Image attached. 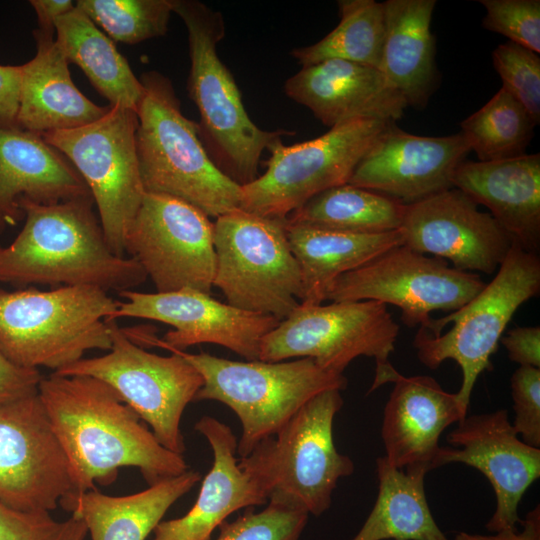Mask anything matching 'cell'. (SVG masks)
I'll return each instance as SVG.
<instances>
[{
    "mask_svg": "<svg viewBox=\"0 0 540 540\" xmlns=\"http://www.w3.org/2000/svg\"><path fill=\"white\" fill-rule=\"evenodd\" d=\"M38 395L68 460L72 494L115 481L120 467L138 468L149 484L188 471L183 455L163 447L138 414L105 382L52 373Z\"/></svg>",
    "mask_w": 540,
    "mask_h": 540,
    "instance_id": "cell-1",
    "label": "cell"
},
{
    "mask_svg": "<svg viewBox=\"0 0 540 540\" xmlns=\"http://www.w3.org/2000/svg\"><path fill=\"white\" fill-rule=\"evenodd\" d=\"M19 204L25 223L15 240L0 248V282L122 292L146 281L135 259L119 257L108 246L92 197Z\"/></svg>",
    "mask_w": 540,
    "mask_h": 540,
    "instance_id": "cell-2",
    "label": "cell"
},
{
    "mask_svg": "<svg viewBox=\"0 0 540 540\" xmlns=\"http://www.w3.org/2000/svg\"><path fill=\"white\" fill-rule=\"evenodd\" d=\"M173 12L187 30V90L200 115V139L228 178L240 186L249 184L258 177L264 150L295 132L263 130L250 119L232 73L218 56L217 46L225 36L220 11L198 0H173Z\"/></svg>",
    "mask_w": 540,
    "mask_h": 540,
    "instance_id": "cell-3",
    "label": "cell"
},
{
    "mask_svg": "<svg viewBox=\"0 0 540 540\" xmlns=\"http://www.w3.org/2000/svg\"><path fill=\"white\" fill-rule=\"evenodd\" d=\"M140 81L144 94L137 109L136 149L144 191L180 199L209 218L240 209L242 186L212 161L198 123L183 114L170 79L149 71Z\"/></svg>",
    "mask_w": 540,
    "mask_h": 540,
    "instance_id": "cell-4",
    "label": "cell"
},
{
    "mask_svg": "<svg viewBox=\"0 0 540 540\" xmlns=\"http://www.w3.org/2000/svg\"><path fill=\"white\" fill-rule=\"evenodd\" d=\"M119 301L94 286L0 291V350L14 364L55 371L92 349L110 350Z\"/></svg>",
    "mask_w": 540,
    "mask_h": 540,
    "instance_id": "cell-5",
    "label": "cell"
},
{
    "mask_svg": "<svg viewBox=\"0 0 540 540\" xmlns=\"http://www.w3.org/2000/svg\"><path fill=\"white\" fill-rule=\"evenodd\" d=\"M203 378L194 401L215 400L234 411L242 425L237 455L246 457L262 440L276 434L310 399L343 390V374L322 369L312 358L293 361H233L208 353L173 348Z\"/></svg>",
    "mask_w": 540,
    "mask_h": 540,
    "instance_id": "cell-6",
    "label": "cell"
},
{
    "mask_svg": "<svg viewBox=\"0 0 540 540\" xmlns=\"http://www.w3.org/2000/svg\"><path fill=\"white\" fill-rule=\"evenodd\" d=\"M340 391L314 396L276 434L239 459L268 501L320 516L329 509L339 479L354 472L353 461L337 451L333 439V421L343 406Z\"/></svg>",
    "mask_w": 540,
    "mask_h": 540,
    "instance_id": "cell-7",
    "label": "cell"
},
{
    "mask_svg": "<svg viewBox=\"0 0 540 540\" xmlns=\"http://www.w3.org/2000/svg\"><path fill=\"white\" fill-rule=\"evenodd\" d=\"M540 292V258L512 243L495 277L468 303L440 319L430 320L414 337L419 361L436 369L454 360L462 371L456 393L468 411L479 375L490 369L502 334L516 310Z\"/></svg>",
    "mask_w": 540,
    "mask_h": 540,
    "instance_id": "cell-8",
    "label": "cell"
},
{
    "mask_svg": "<svg viewBox=\"0 0 540 540\" xmlns=\"http://www.w3.org/2000/svg\"><path fill=\"white\" fill-rule=\"evenodd\" d=\"M213 287L227 303L283 320L303 296L300 267L287 237L286 218L237 209L214 222Z\"/></svg>",
    "mask_w": 540,
    "mask_h": 540,
    "instance_id": "cell-9",
    "label": "cell"
},
{
    "mask_svg": "<svg viewBox=\"0 0 540 540\" xmlns=\"http://www.w3.org/2000/svg\"><path fill=\"white\" fill-rule=\"evenodd\" d=\"M398 334L387 305L378 301L300 303L262 339L258 360L312 358L322 369L343 374L357 357H371L377 364L372 392L397 374L388 358Z\"/></svg>",
    "mask_w": 540,
    "mask_h": 540,
    "instance_id": "cell-10",
    "label": "cell"
},
{
    "mask_svg": "<svg viewBox=\"0 0 540 540\" xmlns=\"http://www.w3.org/2000/svg\"><path fill=\"white\" fill-rule=\"evenodd\" d=\"M391 122L359 118L294 145L276 140L267 149L266 171L242 186L240 209L286 218L317 194L347 184L359 161Z\"/></svg>",
    "mask_w": 540,
    "mask_h": 540,
    "instance_id": "cell-11",
    "label": "cell"
},
{
    "mask_svg": "<svg viewBox=\"0 0 540 540\" xmlns=\"http://www.w3.org/2000/svg\"><path fill=\"white\" fill-rule=\"evenodd\" d=\"M112 346L105 355L82 358L53 373L91 376L113 388L150 425L158 442L183 455L181 418L203 385L201 374L175 352L161 356L132 341L117 319L108 318Z\"/></svg>",
    "mask_w": 540,
    "mask_h": 540,
    "instance_id": "cell-12",
    "label": "cell"
},
{
    "mask_svg": "<svg viewBox=\"0 0 540 540\" xmlns=\"http://www.w3.org/2000/svg\"><path fill=\"white\" fill-rule=\"evenodd\" d=\"M137 112L110 106L100 119L70 130L42 134L81 175L97 207L106 242L125 256V237L145 191L137 149Z\"/></svg>",
    "mask_w": 540,
    "mask_h": 540,
    "instance_id": "cell-13",
    "label": "cell"
},
{
    "mask_svg": "<svg viewBox=\"0 0 540 540\" xmlns=\"http://www.w3.org/2000/svg\"><path fill=\"white\" fill-rule=\"evenodd\" d=\"M485 285L476 273L458 270L444 259L399 245L338 277L326 300H373L395 305L406 326L426 328L430 313L457 311Z\"/></svg>",
    "mask_w": 540,
    "mask_h": 540,
    "instance_id": "cell-14",
    "label": "cell"
},
{
    "mask_svg": "<svg viewBox=\"0 0 540 540\" xmlns=\"http://www.w3.org/2000/svg\"><path fill=\"white\" fill-rule=\"evenodd\" d=\"M156 292L185 288L211 294L216 267L214 222L171 196L145 192L125 237Z\"/></svg>",
    "mask_w": 540,
    "mask_h": 540,
    "instance_id": "cell-15",
    "label": "cell"
},
{
    "mask_svg": "<svg viewBox=\"0 0 540 540\" xmlns=\"http://www.w3.org/2000/svg\"><path fill=\"white\" fill-rule=\"evenodd\" d=\"M123 302L112 318H143L168 324L162 339L140 329H124L138 345L182 350L197 344L223 346L254 361L259 359L262 339L280 320L248 312L222 303L211 294L185 288L167 293H141L133 290L119 292Z\"/></svg>",
    "mask_w": 540,
    "mask_h": 540,
    "instance_id": "cell-16",
    "label": "cell"
},
{
    "mask_svg": "<svg viewBox=\"0 0 540 540\" xmlns=\"http://www.w3.org/2000/svg\"><path fill=\"white\" fill-rule=\"evenodd\" d=\"M73 491L38 393L0 403V501L24 513H50Z\"/></svg>",
    "mask_w": 540,
    "mask_h": 540,
    "instance_id": "cell-17",
    "label": "cell"
},
{
    "mask_svg": "<svg viewBox=\"0 0 540 540\" xmlns=\"http://www.w3.org/2000/svg\"><path fill=\"white\" fill-rule=\"evenodd\" d=\"M398 230L406 247L467 272L494 273L513 243L490 213L454 187L406 204Z\"/></svg>",
    "mask_w": 540,
    "mask_h": 540,
    "instance_id": "cell-18",
    "label": "cell"
},
{
    "mask_svg": "<svg viewBox=\"0 0 540 540\" xmlns=\"http://www.w3.org/2000/svg\"><path fill=\"white\" fill-rule=\"evenodd\" d=\"M518 436L506 409L466 416L447 435V442L456 448L442 447L438 458V467L462 463L489 480L496 498L495 511L486 524L490 532L517 530L522 497L540 477V448Z\"/></svg>",
    "mask_w": 540,
    "mask_h": 540,
    "instance_id": "cell-19",
    "label": "cell"
},
{
    "mask_svg": "<svg viewBox=\"0 0 540 540\" xmlns=\"http://www.w3.org/2000/svg\"><path fill=\"white\" fill-rule=\"evenodd\" d=\"M470 151L461 132L419 136L391 122L359 161L348 184L411 204L453 188V174Z\"/></svg>",
    "mask_w": 540,
    "mask_h": 540,
    "instance_id": "cell-20",
    "label": "cell"
},
{
    "mask_svg": "<svg viewBox=\"0 0 540 540\" xmlns=\"http://www.w3.org/2000/svg\"><path fill=\"white\" fill-rule=\"evenodd\" d=\"M284 92L330 128L359 118L396 122L408 106L379 69L340 59L302 67Z\"/></svg>",
    "mask_w": 540,
    "mask_h": 540,
    "instance_id": "cell-21",
    "label": "cell"
},
{
    "mask_svg": "<svg viewBox=\"0 0 540 540\" xmlns=\"http://www.w3.org/2000/svg\"><path fill=\"white\" fill-rule=\"evenodd\" d=\"M384 408L381 429L385 458L399 469L438 468L443 431L467 416L456 393L432 377L399 374Z\"/></svg>",
    "mask_w": 540,
    "mask_h": 540,
    "instance_id": "cell-22",
    "label": "cell"
},
{
    "mask_svg": "<svg viewBox=\"0 0 540 540\" xmlns=\"http://www.w3.org/2000/svg\"><path fill=\"white\" fill-rule=\"evenodd\" d=\"M195 429L209 442L213 463L192 508L182 517L161 521L152 540H211L216 528L234 512L268 502L259 480L239 465L238 441L231 428L203 416Z\"/></svg>",
    "mask_w": 540,
    "mask_h": 540,
    "instance_id": "cell-23",
    "label": "cell"
},
{
    "mask_svg": "<svg viewBox=\"0 0 540 540\" xmlns=\"http://www.w3.org/2000/svg\"><path fill=\"white\" fill-rule=\"evenodd\" d=\"M89 197L81 175L41 135L0 128V233L24 218L21 200L48 205Z\"/></svg>",
    "mask_w": 540,
    "mask_h": 540,
    "instance_id": "cell-24",
    "label": "cell"
},
{
    "mask_svg": "<svg viewBox=\"0 0 540 540\" xmlns=\"http://www.w3.org/2000/svg\"><path fill=\"white\" fill-rule=\"evenodd\" d=\"M454 188L490 214L524 250H540V155L494 161H463L452 177Z\"/></svg>",
    "mask_w": 540,
    "mask_h": 540,
    "instance_id": "cell-25",
    "label": "cell"
},
{
    "mask_svg": "<svg viewBox=\"0 0 540 540\" xmlns=\"http://www.w3.org/2000/svg\"><path fill=\"white\" fill-rule=\"evenodd\" d=\"M36 54L20 65L18 128L42 135L78 128L104 116L109 106H99L75 86L68 61L55 35L36 29Z\"/></svg>",
    "mask_w": 540,
    "mask_h": 540,
    "instance_id": "cell-26",
    "label": "cell"
},
{
    "mask_svg": "<svg viewBox=\"0 0 540 540\" xmlns=\"http://www.w3.org/2000/svg\"><path fill=\"white\" fill-rule=\"evenodd\" d=\"M435 0L383 2L385 36L379 70L408 106L424 108L437 86L431 21Z\"/></svg>",
    "mask_w": 540,
    "mask_h": 540,
    "instance_id": "cell-27",
    "label": "cell"
},
{
    "mask_svg": "<svg viewBox=\"0 0 540 540\" xmlns=\"http://www.w3.org/2000/svg\"><path fill=\"white\" fill-rule=\"evenodd\" d=\"M194 470L162 480L125 496L96 490L69 494L59 505L82 520L91 540H146L168 509L200 480Z\"/></svg>",
    "mask_w": 540,
    "mask_h": 540,
    "instance_id": "cell-28",
    "label": "cell"
},
{
    "mask_svg": "<svg viewBox=\"0 0 540 540\" xmlns=\"http://www.w3.org/2000/svg\"><path fill=\"white\" fill-rule=\"evenodd\" d=\"M291 251L300 267L303 296L300 303L319 305L341 275L353 271L389 249L403 245L399 230L355 234L287 222Z\"/></svg>",
    "mask_w": 540,
    "mask_h": 540,
    "instance_id": "cell-29",
    "label": "cell"
},
{
    "mask_svg": "<svg viewBox=\"0 0 540 540\" xmlns=\"http://www.w3.org/2000/svg\"><path fill=\"white\" fill-rule=\"evenodd\" d=\"M55 41L66 60L76 64L110 106L137 112L144 87L112 40L79 8L59 17Z\"/></svg>",
    "mask_w": 540,
    "mask_h": 540,
    "instance_id": "cell-30",
    "label": "cell"
},
{
    "mask_svg": "<svg viewBox=\"0 0 540 540\" xmlns=\"http://www.w3.org/2000/svg\"><path fill=\"white\" fill-rule=\"evenodd\" d=\"M422 468L399 469L376 461L378 495L359 532L351 540H448L429 508Z\"/></svg>",
    "mask_w": 540,
    "mask_h": 540,
    "instance_id": "cell-31",
    "label": "cell"
},
{
    "mask_svg": "<svg viewBox=\"0 0 540 540\" xmlns=\"http://www.w3.org/2000/svg\"><path fill=\"white\" fill-rule=\"evenodd\" d=\"M405 207L383 194L347 183L312 197L286 220L291 225L377 234L398 230Z\"/></svg>",
    "mask_w": 540,
    "mask_h": 540,
    "instance_id": "cell-32",
    "label": "cell"
},
{
    "mask_svg": "<svg viewBox=\"0 0 540 540\" xmlns=\"http://www.w3.org/2000/svg\"><path fill=\"white\" fill-rule=\"evenodd\" d=\"M339 24L324 38L290 54L302 66L329 59L355 62L379 69L385 36L383 3L339 0Z\"/></svg>",
    "mask_w": 540,
    "mask_h": 540,
    "instance_id": "cell-33",
    "label": "cell"
},
{
    "mask_svg": "<svg viewBox=\"0 0 540 540\" xmlns=\"http://www.w3.org/2000/svg\"><path fill=\"white\" fill-rule=\"evenodd\" d=\"M535 126L524 106L501 88L461 122L460 132L479 161H494L525 154Z\"/></svg>",
    "mask_w": 540,
    "mask_h": 540,
    "instance_id": "cell-34",
    "label": "cell"
},
{
    "mask_svg": "<svg viewBox=\"0 0 540 540\" xmlns=\"http://www.w3.org/2000/svg\"><path fill=\"white\" fill-rule=\"evenodd\" d=\"M83 11L111 39L134 45L164 36L173 0H78Z\"/></svg>",
    "mask_w": 540,
    "mask_h": 540,
    "instance_id": "cell-35",
    "label": "cell"
},
{
    "mask_svg": "<svg viewBox=\"0 0 540 540\" xmlns=\"http://www.w3.org/2000/svg\"><path fill=\"white\" fill-rule=\"evenodd\" d=\"M259 511H247L219 526L216 540H299L309 514L301 509L268 501Z\"/></svg>",
    "mask_w": 540,
    "mask_h": 540,
    "instance_id": "cell-36",
    "label": "cell"
},
{
    "mask_svg": "<svg viewBox=\"0 0 540 540\" xmlns=\"http://www.w3.org/2000/svg\"><path fill=\"white\" fill-rule=\"evenodd\" d=\"M493 65L502 88L540 123V58L538 53L513 42L500 44L492 53Z\"/></svg>",
    "mask_w": 540,
    "mask_h": 540,
    "instance_id": "cell-37",
    "label": "cell"
},
{
    "mask_svg": "<svg viewBox=\"0 0 540 540\" xmlns=\"http://www.w3.org/2000/svg\"><path fill=\"white\" fill-rule=\"evenodd\" d=\"M486 10L485 29L507 37L510 42L539 54V0H480Z\"/></svg>",
    "mask_w": 540,
    "mask_h": 540,
    "instance_id": "cell-38",
    "label": "cell"
},
{
    "mask_svg": "<svg viewBox=\"0 0 540 540\" xmlns=\"http://www.w3.org/2000/svg\"><path fill=\"white\" fill-rule=\"evenodd\" d=\"M84 522L71 515L57 520L50 513H24L0 501V540H85Z\"/></svg>",
    "mask_w": 540,
    "mask_h": 540,
    "instance_id": "cell-39",
    "label": "cell"
},
{
    "mask_svg": "<svg viewBox=\"0 0 540 540\" xmlns=\"http://www.w3.org/2000/svg\"><path fill=\"white\" fill-rule=\"evenodd\" d=\"M512 426L530 446L540 447V368L519 366L511 376Z\"/></svg>",
    "mask_w": 540,
    "mask_h": 540,
    "instance_id": "cell-40",
    "label": "cell"
},
{
    "mask_svg": "<svg viewBox=\"0 0 540 540\" xmlns=\"http://www.w3.org/2000/svg\"><path fill=\"white\" fill-rule=\"evenodd\" d=\"M42 378L39 369L20 367L0 350V403L37 394Z\"/></svg>",
    "mask_w": 540,
    "mask_h": 540,
    "instance_id": "cell-41",
    "label": "cell"
},
{
    "mask_svg": "<svg viewBox=\"0 0 540 540\" xmlns=\"http://www.w3.org/2000/svg\"><path fill=\"white\" fill-rule=\"evenodd\" d=\"M511 361L540 368V326H517L500 339Z\"/></svg>",
    "mask_w": 540,
    "mask_h": 540,
    "instance_id": "cell-42",
    "label": "cell"
},
{
    "mask_svg": "<svg viewBox=\"0 0 540 540\" xmlns=\"http://www.w3.org/2000/svg\"><path fill=\"white\" fill-rule=\"evenodd\" d=\"M20 66L0 65V128H18Z\"/></svg>",
    "mask_w": 540,
    "mask_h": 540,
    "instance_id": "cell-43",
    "label": "cell"
},
{
    "mask_svg": "<svg viewBox=\"0 0 540 540\" xmlns=\"http://www.w3.org/2000/svg\"><path fill=\"white\" fill-rule=\"evenodd\" d=\"M522 530L504 529L495 535H478L459 532L454 540H540V506L529 511L525 519H521Z\"/></svg>",
    "mask_w": 540,
    "mask_h": 540,
    "instance_id": "cell-44",
    "label": "cell"
},
{
    "mask_svg": "<svg viewBox=\"0 0 540 540\" xmlns=\"http://www.w3.org/2000/svg\"><path fill=\"white\" fill-rule=\"evenodd\" d=\"M29 3L37 16V29L54 35L57 19L75 7V2L71 0H31Z\"/></svg>",
    "mask_w": 540,
    "mask_h": 540,
    "instance_id": "cell-45",
    "label": "cell"
},
{
    "mask_svg": "<svg viewBox=\"0 0 540 540\" xmlns=\"http://www.w3.org/2000/svg\"><path fill=\"white\" fill-rule=\"evenodd\" d=\"M0 291H1V289H0Z\"/></svg>",
    "mask_w": 540,
    "mask_h": 540,
    "instance_id": "cell-46",
    "label": "cell"
}]
</instances>
